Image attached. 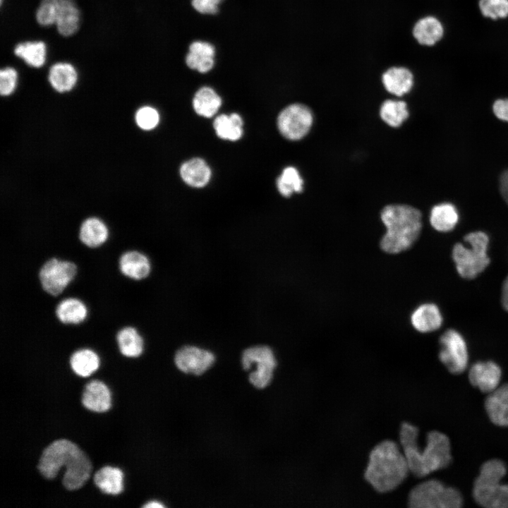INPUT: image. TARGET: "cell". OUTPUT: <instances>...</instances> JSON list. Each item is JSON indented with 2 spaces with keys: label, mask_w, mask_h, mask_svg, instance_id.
<instances>
[{
  "label": "cell",
  "mask_w": 508,
  "mask_h": 508,
  "mask_svg": "<svg viewBox=\"0 0 508 508\" xmlns=\"http://www.w3.org/2000/svg\"><path fill=\"white\" fill-rule=\"evenodd\" d=\"M47 479L64 473L62 483L68 490L82 488L91 478L92 466L86 453L75 442L61 438L52 441L42 451L37 464Z\"/></svg>",
  "instance_id": "6da1fadb"
},
{
  "label": "cell",
  "mask_w": 508,
  "mask_h": 508,
  "mask_svg": "<svg viewBox=\"0 0 508 508\" xmlns=\"http://www.w3.org/2000/svg\"><path fill=\"white\" fill-rule=\"evenodd\" d=\"M418 428L408 422L401 425L399 440L410 473L423 478L433 472L447 468L452 462L451 443L448 436L438 430L427 433L426 445L418 446Z\"/></svg>",
  "instance_id": "7a4b0ae2"
},
{
  "label": "cell",
  "mask_w": 508,
  "mask_h": 508,
  "mask_svg": "<svg viewBox=\"0 0 508 508\" xmlns=\"http://www.w3.org/2000/svg\"><path fill=\"white\" fill-rule=\"evenodd\" d=\"M409 473L401 447L392 440H385L370 451L364 478L375 490L385 493L399 486Z\"/></svg>",
  "instance_id": "3957f363"
},
{
  "label": "cell",
  "mask_w": 508,
  "mask_h": 508,
  "mask_svg": "<svg viewBox=\"0 0 508 508\" xmlns=\"http://www.w3.org/2000/svg\"><path fill=\"white\" fill-rule=\"evenodd\" d=\"M422 213L408 205H388L381 211L380 217L386 227L380 246L385 253L397 254L410 248L422 230Z\"/></svg>",
  "instance_id": "277c9868"
},
{
  "label": "cell",
  "mask_w": 508,
  "mask_h": 508,
  "mask_svg": "<svg viewBox=\"0 0 508 508\" xmlns=\"http://www.w3.org/2000/svg\"><path fill=\"white\" fill-rule=\"evenodd\" d=\"M507 472L506 464L491 459L480 466L473 482L472 495L475 502L485 508H508V483H501Z\"/></svg>",
  "instance_id": "5b68a950"
},
{
  "label": "cell",
  "mask_w": 508,
  "mask_h": 508,
  "mask_svg": "<svg viewBox=\"0 0 508 508\" xmlns=\"http://www.w3.org/2000/svg\"><path fill=\"white\" fill-rule=\"evenodd\" d=\"M466 246L456 243L452 256L459 274L467 279L476 277L490 264L488 255L490 242L488 235L483 231H473L464 236Z\"/></svg>",
  "instance_id": "8992f818"
},
{
  "label": "cell",
  "mask_w": 508,
  "mask_h": 508,
  "mask_svg": "<svg viewBox=\"0 0 508 508\" xmlns=\"http://www.w3.org/2000/svg\"><path fill=\"white\" fill-rule=\"evenodd\" d=\"M408 504L411 508H460L464 499L457 488L447 486L439 480L430 479L411 489Z\"/></svg>",
  "instance_id": "52a82bcc"
},
{
  "label": "cell",
  "mask_w": 508,
  "mask_h": 508,
  "mask_svg": "<svg viewBox=\"0 0 508 508\" xmlns=\"http://www.w3.org/2000/svg\"><path fill=\"white\" fill-rule=\"evenodd\" d=\"M78 272L75 262L52 257L47 260L38 272L42 289L54 297L60 296L74 280Z\"/></svg>",
  "instance_id": "ba28073f"
},
{
  "label": "cell",
  "mask_w": 508,
  "mask_h": 508,
  "mask_svg": "<svg viewBox=\"0 0 508 508\" xmlns=\"http://www.w3.org/2000/svg\"><path fill=\"white\" fill-rule=\"evenodd\" d=\"M241 362L246 370H250L249 380L257 388H265L271 382L277 361L267 346L258 345L244 350Z\"/></svg>",
  "instance_id": "9c48e42d"
},
{
  "label": "cell",
  "mask_w": 508,
  "mask_h": 508,
  "mask_svg": "<svg viewBox=\"0 0 508 508\" xmlns=\"http://www.w3.org/2000/svg\"><path fill=\"white\" fill-rule=\"evenodd\" d=\"M438 357L447 370L454 375L464 373L468 363V351L464 337L458 331L449 329L440 337Z\"/></svg>",
  "instance_id": "30bf717a"
},
{
  "label": "cell",
  "mask_w": 508,
  "mask_h": 508,
  "mask_svg": "<svg viewBox=\"0 0 508 508\" xmlns=\"http://www.w3.org/2000/svg\"><path fill=\"white\" fill-rule=\"evenodd\" d=\"M313 122L311 109L299 103L287 106L277 117L280 133L290 140H298L305 137L310 131Z\"/></svg>",
  "instance_id": "8fae6325"
},
{
  "label": "cell",
  "mask_w": 508,
  "mask_h": 508,
  "mask_svg": "<svg viewBox=\"0 0 508 508\" xmlns=\"http://www.w3.org/2000/svg\"><path fill=\"white\" fill-rule=\"evenodd\" d=\"M214 362L212 352L195 346H184L174 356V363L181 371L195 375L204 373Z\"/></svg>",
  "instance_id": "7c38bea8"
},
{
  "label": "cell",
  "mask_w": 508,
  "mask_h": 508,
  "mask_svg": "<svg viewBox=\"0 0 508 508\" xmlns=\"http://www.w3.org/2000/svg\"><path fill=\"white\" fill-rule=\"evenodd\" d=\"M216 54L217 50L213 43L207 40H193L188 46L184 63L190 70L207 73L215 66Z\"/></svg>",
  "instance_id": "4fadbf2b"
},
{
  "label": "cell",
  "mask_w": 508,
  "mask_h": 508,
  "mask_svg": "<svg viewBox=\"0 0 508 508\" xmlns=\"http://www.w3.org/2000/svg\"><path fill=\"white\" fill-rule=\"evenodd\" d=\"M118 267L126 277L135 281L147 279L152 271V264L149 256L137 249H129L121 254Z\"/></svg>",
  "instance_id": "5bb4252c"
},
{
  "label": "cell",
  "mask_w": 508,
  "mask_h": 508,
  "mask_svg": "<svg viewBox=\"0 0 508 508\" xmlns=\"http://www.w3.org/2000/svg\"><path fill=\"white\" fill-rule=\"evenodd\" d=\"M500 366L492 361H478L468 370L470 383L483 393L489 394L500 386L502 378Z\"/></svg>",
  "instance_id": "9a60e30c"
},
{
  "label": "cell",
  "mask_w": 508,
  "mask_h": 508,
  "mask_svg": "<svg viewBox=\"0 0 508 508\" xmlns=\"http://www.w3.org/2000/svg\"><path fill=\"white\" fill-rule=\"evenodd\" d=\"M81 402L90 411L106 412L112 404L111 390L104 382L99 379L90 380L84 387Z\"/></svg>",
  "instance_id": "2e32d148"
},
{
  "label": "cell",
  "mask_w": 508,
  "mask_h": 508,
  "mask_svg": "<svg viewBox=\"0 0 508 508\" xmlns=\"http://www.w3.org/2000/svg\"><path fill=\"white\" fill-rule=\"evenodd\" d=\"M485 409L490 421L500 427H508V383L500 385L488 394Z\"/></svg>",
  "instance_id": "e0dca14e"
},
{
  "label": "cell",
  "mask_w": 508,
  "mask_h": 508,
  "mask_svg": "<svg viewBox=\"0 0 508 508\" xmlns=\"http://www.w3.org/2000/svg\"><path fill=\"white\" fill-rule=\"evenodd\" d=\"M460 218L457 207L450 202L445 201L435 204L430 210V224L439 232L452 231L458 225Z\"/></svg>",
  "instance_id": "ac0fdd59"
},
{
  "label": "cell",
  "mask_w": 508,
  "mask_h": 508,
  "mask_svg": "<svg viewBox=\"0 0 508 508\" xmlns=\"http://www.w3.org/2000/svg\"><path fill=\"white\" fill-rule=\"evenodd\" d=\"M88 312L86 303L75 296L63 298L55 306L56 317L64 325H76L83 323L87 319Z\"/></svg>",
  "instance_id": "d6986e66"
},
{
  "label": "cell",
  "mask_w": 508,
  "mask_h": 508,
  "mask_svg": "<svg viewBox=\"0 0 508 508\" xmlns=\"http://www.w3.org/2000/svg\"><path fill=\"white\" fill-rule=\"evenodd\" d=\"M109 237V229L106 223L96 217L85 219L78 229L80 241L90 248L104 245Z\"/></svg>",
  "instance_id": "ffe728a7"
},
{
  "label": "cell",
  "mask_w": 508,
  "mask_h": 508,
  "mask_svg": "<svg viewBox=\"0 0 508 508\" xmlns=\"http://www.w3.org/2000/svg\"><path fill=\"white\" fill-rule=\"evenodd\" d=\"M80 12L73 0H57L56 27L59 34L70 37L78 30Z\"/></svg>",
  "instance_id": "44dd1931"
},
{
  "label": "cell",
  "mask_w": 508,
  "mask_h": 508,
  "mask_svg": "<svg viewBox=\"0 0 508 508\" xmlns=\"http://www.w3.org/2000/svg\"><path fill=\"white\" fill-rule=\"evenodd\" d=\"M411 322L419 332L429 333L438 329L443 322V318L438 306L426 303L418 306L412 313Z\"/></svg>",
  "instance_id": "7402d4cb"
},
{
  "label": "cell",
  "mask_w": 508,
  "mask_h": 508,
  "mask_svg": "<svg viewBox=\"0 0 508 508\" xmlns=\"http://www.w3.org/2000/svg\"><path fill=\"white\" fill-rule=\"evenodd\" d=\"M90 480L104 494L118 495L124 490V473L116 466L106 465L99 468Z\"/></svg>",
  "instance_id": "603a6c76"
},
{
  "label": "cell",
  "mask_w": 508,
  "mask_h": 508,
  "mask_svg": "<svg viewBox=\"0 0 508 508\" xmlns=\"http://www.w3.org/2000/svg\"><path fill=\"white\" fill-rule=\"evenodd\" d=\"M116 340L119 352L125 357L138 358L144 353L145 339L135 326L121 327L116 332Z\"/></svg>",
  "instance_id": "cb8c5ba5"
},
{
  "label": "cell",
  "mask_w": 508,
  "mask_h": 508,
  "mask_svg": "<svg viewBox=\"0 0 508 508\" xmlns=\"http://www.w3.org/2000/svg\"><path fill=\"white\" fill-rule=\"evenodd\" d=\"M382 82L388 92L400 97L409 92L412 89L413 75L406 67L394 66L384 72Z\"/></svg>",
  "instance_id": "d4e9b609"
},
{
  "label": "cell",
  "mask_w": 508,
  "mask_h": 508,
  "mask_svg": "<svg viewBox=\"0 0 508 508\" xmlns=\"http://www.w3.org/2000/svg\"><path fill=\"white\" fill-rule=\"evenodd\" d=\"M48 80L52 87L57 92H68L75 85L78 80V72L72 64L66 61H58L50 66Z\"/></svg>",
  "instance_id": "484cf974"
},
{
  "label": "cell",
  "mask_w": 508,
  "mask_h": 508,
  "mask_svg": "<svg viewBox=\"0 0 508 508\" xmlns=\"http://www.w3.org/2000/svg\"><path fill=\"white\" fill-rule=\"evenodd\" d=\"M13 53L16 56L32 68H41L47 61V44L42 40L19 42L15 46Z\"/></svg>",
  "instance_id": "4316f807"
},
{
  "label": "cell",
  "mask_w": 508,
  "mask_h": 508,
  "mask_svg": "<svg viewBox=\"0 0 508 508\" xmlns=\"http://www.w3.org/2000/svg\"><path fill=\"white\" fill-rule=\"evenodd\" d=\"M413 35L419 44L432 46L442 38L444 27L437 18L425 16L416 23L413 28Z\"/></svg>",
  "instance_id": "83f0119b"
},
{
  "label": "cell",
  "mask_w": 508,
  "mask_h": 508,
  "mask_svg": "<svg viewBox=\"0 0 508 508\" xmlns=\"http://www.w3.org/2000/svg\"><path fill=\"white\" fill-rule=\"evenodd\" d=\"M69 364L77 375L88 377L99 369L100 358L93 349L80 348L72 353L69 358Z\"/></svg>",
  "instance_id": "f1b7e54d"
},
{
  "label": "cell",
  "mask_w": 508,
  "mask_h": 508,
  "mask_svg": "<svg viewBox=\"0 0 508 508\" xmlns=\"http://www.w3.org/2000/svg\"><path fill=\"white\" fill-rule=\"evenodd\" d=\"M182 179L188 185L201 188L210 181L211 170L207 163L200 158H193L184 162L180 168Z\"/></svg>",
  "instance_id": "f546056e"
},
{
  "label": "cell",
  "mask_w": 508,
  "mask_h": 508,
  "mask_svg": "<svg viewBox=\"0 0 508 508\" xmlns=\"http://www.w3.org/2000/svg\"><path fill=\"white\" fill-rule=\"evenodd\" d=\"M222 99L216 91L210 87L203 86L195 92L193 106L195 112L202 116L210 118L219 110Z\"/></svg>",
  "instance_id": "4dcf8cb0"
},
{
  "label": "cell",
  "mask_w": 508,
  "mask_h": 508,
  "mask_svg": "<svg viewBox=\"0 0 508 508\" xmlns=\"http://www.w3.org/2000/svg\"><path fill=\"white\" fill-rule=\"evenodd\" d=\"M213 126L217 135L222 139L236 141L243 135V121L236 113L218 116L214 121Z\"/></svg>",
  "instance_id": "1f68e13d"
},
{
  "label": "cell",
  "mask_w": 508,
  "mask_h": 508,
  "mask_svg": "<svg viewBox=\"0 0 508 508\" xmlns=\"http://www.w3.org/2000/svg\"><path fill=\"white\" fill-rule=\"evenodd\" d=\"M380 116L389 126H400L409 117V111L404 101L387 99L381 105Z\"/></svg>",
  "instance_id": "d6a6232c"
},
{
  "label": "cell",
  "mask_w": 508,
  "mask_h": 508,
  "mask_svg": "<svg viewBox=\"0 0 508 508\" xmlns=\"http://www.w3.org/2000/svg\"><path fill=\"white\" fill-rule=\"evenodd\" d=\"M277 186L280 194L288 198L294 193H301L303 190V180L295 167H287L278 177Z\"/></svg>",
  "instance_id": "836d02e7"
},
{
  "label": "cell",
  "mask_w": 508,
  "mask_h": 508,
  "mask_svg": "<svg viewBox=\"0 0 508 508\" xmlns=\"http://www.w3.org/2000/svg\"><path fill=\"white\" fill-rule=\"evenodd\" d=\"M478 6L486 18L497 20L508 16V0H479Z\"/></svg>",
  "instance_id": "e575fe53"
},
{
  "label": "cell",
  "mask_w": 508,
  "mask_h": 508,
  "mask_svg": "<svg viewBox=\"0 0 508 508\" xmlns=\"http://www.w3.org/2000/svg\"><path fill=\"white\" fill-rule=\"evenodd\" d=\"M57 0H41L36 10L37 23L42 27H49L56 24Z\"/></svg>",
  "instance_id": "d590c367"
},
{
  "label": "cell",
  "mask_w": 508,
  "mask_h": 508,
  "mask_svg": "<svg viewBox=\"0 0 508 508\" xmlns=\"http://www.w3.org/2000/svg\"><path fill=\"white\" fill-rule=\"evenodd\" d=\"M135 121L138 126L142 129L151 130L158 124L159 116L155 109L143 107L138 110L135 114Z\"/></svg>",
  "instance_id": "8d00e7d4"
},
{
  "label": "cell",
  "mask_w": 508,
  "mask_h": 508,
  "mask_svg": "<svg viewBox=\"0 0 508 508\" xmlns=\"http://www.w3.org/2000/svg\"><path fill=\"white\" fill-rule=\"evenodd\" d=\"M18 72L12 66L2 68L0 71V92L1 95H11L16 88Z\"/></svg>",
  "instance_id": "74e56055"
},
{
  "label": "cell",
  "mask_w": 508,
  "mask_h": 508,
  "mask_svg": "<svg viewBox=\"0 0 508 508\" xmlns=\"http://www.w3.org/2000/svg\"><path fill=\"white\" fill-rule=\"evenodd\" d=\"M224 0H190V6L202 16H215L219 13V6Z\"/></svg>",
  "instance_id": "f35d334b"
},
{
  "label": "cell",
  "mask_w": 508,
  "mask_h": 508,
  "mask_svg": "<svg viewBox=\"0 0 508 508\" xmlns=\"http://www.w3.org/2000/svg\"><path fill=\"white\" fill-rule=\"evenodd\" d=\"M492 109L493 114L499 120L508 122V97L495 99Z\"/></svg>",
  "instance_id": "ab89813d"
},
{
  "label": "cell",
  "mask_w": 508,
  "mask_h": 508,
  "mask_svg": "<svg viewBox=\"0 0 508 508\" xmlns=\"http://www.w3.org/2000/svg\"><path fill=\"white\" fill-rule=\"evenodd\" d=\"M500 190L503 198L508 205V169H505L500 175Z\"/></svg>",
  "instance_id": "60d3db41"
},
{
  "label": "cell",
  "mask_w": 508,
  "mask_h": 508,
  "mask_svg": "<svg viewBox=\"0 0 508 508\" xmlns=\"http://www.w3.org/2000/svg\"><path fill=\"white\" fill-rule=\"evenodd\" d=\"M501 301L504 309L508 312V276L502 284Z\"/></svg>",
  "instance_id": "b9f144b4"
},
{
  "label": "cell",
  "mask_w": 508,
  "mask_h": 508,
  "mask_svg": "<svg viewBox=\"0 0 508 508\" xmlns=\"http://www.w3.org/2000/svg\"><path fill=\"white\" fill-rule=\"evenodd\" d=\"M166 506L158 500H150L143 504L142 508H164Z\"/></svg>",
  "instance_id": "7bdbcfd3"
}]
</instances>
